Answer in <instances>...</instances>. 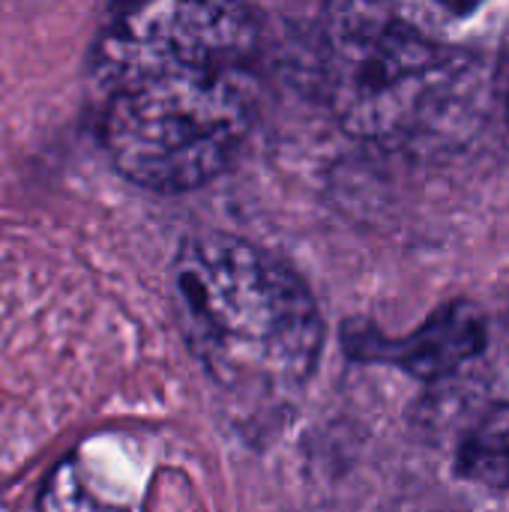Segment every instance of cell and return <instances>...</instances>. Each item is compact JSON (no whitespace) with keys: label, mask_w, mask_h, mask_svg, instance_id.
<instances>
[{"label":"cell","mask_w":509,"mask_h":512,"mask_svg":"<svg viewBox=\"0 0 509 512\" xmlns=\"http://www.w3.org/2000/svg\"><path fill=\"white\" fill-rule=\"evenodd\" d=\"M258 48L243 3L117 6L87 60L111 165L165 195L216 180L258 117Z\"/></svg>","instance_id":"obj_1"},{"label":"cell","mask_w":509,"mask_h":512,"mask_svg":"<svg viewBox=\"0 0 509 512\" xmlns=\"http://www.w3.org/2000/svg\"><path fill=\"white\" fill-rule=\"evenodd\" d=\"M180 333L237 399H282L306 387L324 351L312 288L279 258L234 234H192L171 264Z\"/></svg>","instance_id":"obj_2"},{"label":"cell","mask_w":509,"mask_h":512,"mask_svg":"<svg viewBox=\"0 0 509 512\" xmlns=\"http://www.w3.org/2000/svg\"><path fill=\"white\" fill-rule=\"evenodd\" d=\"M321 90L339 126L369 144L435 138L468 111L477 60L411 6H327Z\"/></svg>","instance_id":"obj_3"},{"label":"cell","mask_w":509,"mask_h":512,"mask_svg":"<svg viewBox=\"0 0 509 512\" xmlns=\"http://www.w3.org/2000/svg\"><path fill=\"white\" fill-rule=\"evenodd\" d=\"M486 348V318L468 303L456 300L441 306L420 330L405 339H387L369 324L345 327V351L366 363L396 366L420 381H441L456 375L465 363Z\"/></svg>","instance_id":"obj_4"},{"label":"cell","mask_w":509,"mask_h":512,"mask_svg":"<svg viewBox=\"0 0 509 512\" xmlns=\"http://www.w3.org/2000/svg\"><path fill=\"white\" fill-rule=\"evenodd\" d=\"M39 512H144L135 480L111 438H90L45 477Z\"/></svg>","instance_id":"obj_5"},{"label":"cell","mask_w":509,"mask_h":512,"mask_svg":"<svg viewBox=\"0 0 509 512\" xmlns=\"http://www.w3.org/2000/svg\"><path fill=\"white\" fill-rule=\"evenodd\" d=\"M453 471L465 483L509 489V402H480L453 432Z\"/></svg>","instance_id":"obj_6"},{"label":"cell","mask_w":509,"mask_h":512,"mask_svg":"<svg viewBox=\"0 0 509 512\" xmlns=\"http://www.w3.org/2000/svg\"><path fill=\"white\" fill-rule=\"evenodd\" d=\"M504 111H507V123H509V75H507V102H504Z\"/></svg>","instance_id":"obj_7"}]
</instances>
